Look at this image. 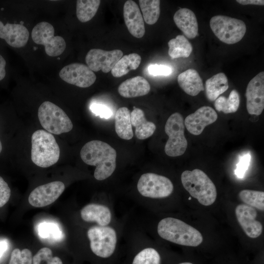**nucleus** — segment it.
<instances>
[{
	"label": "nucleus",
	"instance_id": "nucleus-1",
	"mask_svg": "<svg viewBox=\"0 0 264 264\" xmlns=\"http://www.w3.org/2000/svg\"><path fill=\"white\" fill-rule=\"evenodd\" d=\"M120 226L94 224L87 231L89 247L98 264H114L117 258L120 239Z\"/></svg>",
	"mask_w": 264,
	"mask_h": 264
},
{
	"label": "nucleus",
	"instance_id": "nucleus-2",
	"mask_svg": "<svg viewBox=\"0 0 264 264\" xmlns=\"http://www.w3.org/2000/svg\"><path fill=\"white\" fill-rule=\"evenodd\" d=\"M80 156L86 164L96 167L94 177L97 180L106 179L115 170L116 151L106 142L97 140L88 142L81 149Z\"/></svg>",
	"mask_w": 264,
	"mask_h": 264
},
{
	"label": "nucleus",
	"instance_id": "nucleus-3",
	"mask_svg": "<svg viewBox=\"0 0 264 264\" xmlns=\"http://www.w3.org/2000/svg\"><path fill=\"white\" fill-rule=\"evenodd\" d=\"M157 232L162 239L181 245L196 247L203 241L202 236L197 229L173 217L161 219L157 224Z\"/></svg>",
	"mask_w": 264,
	"mask_h": 264
},
{
	"label": "nucleus",
	"instance_id": "nucleus-4",
	"mask_svg": "<svg viewBox=\"0 0 264 264\" xmlns=\"http://www.w3.org/2000/svg\"><path fill=\"white\" fill-rule=\"evenodd\" d=\"M181 180L185 189L202 205L209 206L215 201L216 186L203 171L198 169L186 170L181 174Z\"/></svg>",
	"mask_w": 264,
	"mask_h": 264
},
{
	"label": "nucleus",
	"instance_id": "nucleus-5",
	"mask_svg": "<svg viewBox=\"0 0 264 264\" xmlns=\"http://www.w3.org/2000/svg\"><path fill=\"white\" fill-rule=\"evenodd\" d=\"M60 154L59 146L51 133L38 130L32 134L31 158L35 165L49 167L58 162Z\"/></svg>",
	"mask_w": 264,
	"mask_h": 264
},
{
	"label": "nucleus",
	"instance_id": "nucleus-6",
	"mask_svg": "<svg viewBox=\"0 0 264 264\" xmlns=\"http://www.w3.org/2000/svg\"><path fill=\"white\" fill-rule=\"evenodd\" d=\"M38 116L43 128L50 133L58 135L72 129V123L66 112L51 102L45 101L41 104Z\"/></svg>",
	"mask_w": 264,
	"mask_h": 264
},
{
	"label": "nucleus",
	"instance_id": "nucleus-7",
	"mask_svg": "<svg viewBox=\"0 0 264 264\" xmlns=\"http://www.w3.org/2000/svg\"><path fill=\"white\" fill-rule=\"evenodd\" d=\"M210 26L220 41L228 44L240 41L246 31V24L242 21L221 15L211 18Z\"/></svg>",
	"mask_w": 264,
	"mask_h": 264
},
{
	"label": "nucleus",
	"instance_id": "nucleus-8",
	"mask_svg": "<svg viewBox=\"0 0 264 264\" xmlns=\"http://www.w3.org/2000/svg\"><path fill=\"white\" fill-rule=\"evenodd\" d=\"M136 188L144 198L159 199L170 196L173 192L174 185L171 180L165 176L146 173L139 178Z\"/></svg>",
	"mask_w": 264,
	"mask_h": 264
},
{
	"label": "nucleus",
	"instance_id": "nucleus-9",
	"mask_svg": "<svg viewBox=\"0 0 264 264\" xmlns=\"http://www.w3.org/2000/svg\"><path fill=\"white\" fill-rule=\"evenodd\" d=\"M184 129L183 118L179 113H174L167 119L165 132L169 138L164 148L167 155L175 157L185 153L188 142L184 135Z\"/></svg>",
	"mask_w": 264,
	"mask_h": 264
},
{
	"label": "nucleus",
	"instance_id": "nucleus-10",
	"mask_svg": "<svg viewBox=\"0 0 264 264\" xmlns=\"http://www.w3.org/2000/svg\"><path fill=\"white\" fill-rule=\"evenodd\" d=\"M54 28L52 24L46 22L37 24L33 28L31 37L33 42L43 45L46 54L51 57L62 54L66 47V43L61 36H54Z\"/></svg>",
	"mask_w": 264,
	"mask_h": 264
},
{
	"label": "nucleus",
	"instance_id": "nucleus-11",
	"mask_svg": "<svg viewBox=\"0 0 264 264\" xmlns=\"http://www.w3.org/2000/svg\"><path fill=\"white\" fill-rule=\"evenodd\" d=\"M129 248L124 264H161L158 250L145 242V238L138 237Z\"/></svg>",
	"mask_w": 264,
	"mask_h": 264
},
{
	"label": "nucleus",
	"instance_id": "nucleus-12",
	"mask_svg": "<svg viewBox=\"0 0 264 264\" xmlns=\"http://www.w3.org/2000/svg\"><path fill=\"white\" fill-rule=\"evenodd\" d=\"M59 76L65 82L82 88L90 87L96 79L93 71L88 66L80 63L65 66L60 70Z\"/></svg>",
	"mask_w": 264,
	"mask_h": 264
},
{
	"label": "nucleus",
	"instance_id": "nucleus-13",
	"mask_svg": "<svg viewBox=\"0 0 264 264\" xmlns=\"http://www.w3.org/2000/svg\"><path fill=\"white\" fill-rule=\"evenodd\" d=\"M123 54V52L119 49L106 51L91 49L87 54L85 60L92 71L101 70L104 73H108L111 70Z\"/></svg>",
	"mask_w": 264,
	"mask_h": 264
},
{
	"label": "nucleus",
	"instance_id": "nucleus-14",
	"mask_svg": "<svg viewBox=\"0 0 264 264\" xmlns=\"http://www.w3.org/2000/svg\"><path fill=\"white\" fill-rule=\"evenodd\" d=\"M81 219L86 222L101 226L116 223L111 207L106 202H92L84 206L80 210Z\"/></svg>",
	"mask_w": 264,
	"mask_h": 264
},
{
	"label": "nucleus",
	"instance_id": "nucleus-15",
	"mask_svg": "<svg viewBox=\"0 0 264 264\" xmlns=\"http://www.w3.org/2000/svg\"><path fill=\"white\" fill-rule=\"evenodd\" d=\"M65 189L64 183L60 181L40 185L30 193L28 197V202L35 207L46 206L56 200Z\"/></svg>",
	"mask_w": 264,
	"mask_h": 264
},
{
	"label": "nucleus",
	"instance_id": "nucleus-16",
	"mask_svg": "<svg viewBox=\"0 0 264 264\" xmlns=\"http://www.w3.org/2000/svg\"><path fill=\"white\" fill-rule=\"evenodd\" d=\"M246 109L252 115H260L264 109V72L261 71L248 83L245 92Z\"/></svg>",
	"mask_w": 264,
	"mask_h": 264
},
{
	"label": "nucleus",
	"instance_id": "nucleus-17",
	"mask_svg": "<svg viewBox=\"0 0 264 264\" xmlns=\"http://www.w3.org/2000/svg\"><path fill=\"white\" fill-rule=\"evenodd\" d=\"M235 214L239 223L247 236L256 238L261 235L263 226L256 220L257 212L255 208L241 204L236 207Z\"/></svg>",
	"mask_w": 264,
	"mask_h": 264
},
{
	"label": "nucleus",
	"instance_id": "nucleus-18",
	"mask_svg": "<svg viewBox=\"0 0 264 264\" xmlns=\"http://www.w3.org/2000/svg\"><path fill=\"white\" fill-rule=\"evenodd\" d=\"M218 118L216 111L209 106H203L188 115L184 121L187 130L195 135L200 134L206 126L215 122Z\"/></svg>",
	"mask_w": 264,
	"mask_h": 264
},
{
	"label": "nucleus",
	"instance_id": "nucleus-19",
	"mask_svg": "<svg viewBox=\"0 0 264 264\" xmlns=\"http://www.w3.org/2000/svg\"><path fill=\"white\" fill-rule=\"evenodd\" d=\"M29 33L23 25L18 23H4L0 20V39L14 48L24 46L28 40Z\"/></svg>",
	"mask_w": 264,
	"mask_h": 264
},
{
	"label": "nucleus",
	"instance_id": "nucleus-20",
	"mask_svg": "<svg viewBox=\"0 0 264 264\" xmlns=\"http://www.w3.org/2000/svg\"><path fill=\"white\" fill-rule=\"evenodd\" d=\"M123 16L129 32L134 37L142 38L145 32L144 20L138 6L134 1L129 0L125 2Z\"/></svg>",
	"mask_w": 264,
	"mask_h": 264
},
{
	"label": "nucleus",
	"instance_id": "nucleus-21",
	"mask_svg": "<svg viewBox=\"0 0 264 264\" xmlns=\"http://www.w3.org/2000/svg\"><path fill=\"white\" fill-rule=\"evenodd\" d=\"M173 19L177 27L188 38H195L198 34V26L195 13L191 10L183 8L178 10Z\"/></svg>",
	"mask_w": 264,
	"mask_h": 264
},
{
	"label": "nucleus",
	"instance_id": "nucleus-22",
	"mask_svg": "<svg viewBox=\"0 0 264 264\" xmlns=\"http://www.w3.org/2000/svg\"><path fill=\"white\" fill-rule=\"evenodd\" d=\"M151 87L144 77L137 76L127 79L118 87L119 94L125 98H133L147 94Z\"/></svg>",
	"mask_w": 264,
	"mask_h": 264
},
{
	"label": "nucleus",
	"instance_id": "nucleus-23",
	"mask_svg": "<svg viewBox=\"0 0 264 264\" xmlns=\"http://www.w3.org/2000/svg\"><path fill=\"white\" fill-rule=\"evenodd\" d=\"M179 87L187 94L195 96L204 90L202 80L197 70L188 69L177 77Z\"/></svg>",
	"mask_w": 264,
	"mask_h": 264
},
{
	"label": "nucleus",
	"instance_id": "nucleus-24",
	"mask_svg": "<svg viewBox=\"0 0 264 264\" xmlns=\"http://www.w3.org/2000/svg\"><path fill=\"white\" fill-rule=\"evenodd\" d=\"M132 125L135 127V133L139 139H145L154 133L156 126L152 122L146 120L144 111L135 108L131 113Z\"/></svg>",
	"mask_w": 264,
	"mask_h": 264
},
{
	"label": "nucleus",
	"instance_id": "nucleus-25",
	"mask_svg": "<svg viewBox=\"0 0 264 264\" xmlns=\"http://www.w3.org/2000/svg\"><path fill=\"white\" fill-rule=\"evenodd\" d=\"M228 79L223 72L218 73L205 82L207 98L211 101L216 100L218 97L228 88Z\"/></svg>",
	"mask_w": 264,
	"mask_h": 264
},
{
	"label": "nucleus",
	"instance_id": "nucleus-26",
	"mask_svg": "<svg viewBox=\"0 0 264 264\" xmlns=\"http://www.w3.org/2000/svg\"><path fill=\"white\" fill-rule=\"evenodd\" d=\"M115 132L122 139L130 140L133 136L132 130L131 112L126 107L118 109L115 114Z\"/></svg>",
	"mask_w": 264,
	"mask_h": 264
},
{
	"label": "nucleus",
	"instance_id": "nucleus-27",
	"mask_svg": "<svg viewBox=\"0 0 264 264\" xmlns=\"http://www.w3.org/2000/svg\"><path fill=\"white\" fill-rule=\"evenodd\" d=\"M141 58L137 53H133L122 57L111 70L114 77H120L132 70H135L139 66Z\"/></svg>",
	"mask_w": 264,
	"mask_h": 264
},
{
	"label": "nucleus",
	"instance_id": "nucleus-28",
	"mask_svg": "<svg viewBox=\"0 0 264 264\" xmlns=\"http://www.w3.org/2000/svg\"><path fill=\"white\" fill-rule=\"evenodd\" d=\"M168 54L172 59L187 58L193 51V47L186 37L178 35L168 43Z\"/></svg>",
	"mask_w": 264,
	"mask_h": 264
},
{
	"label": "nucleus",
	"instance_id": "nucleus-29",
	"mask_svg": "<svg viewBox=\"0 0 264 264\" xmlns=\"http://www.w3.org/2000/svg\"><path fill=\"white\" fill-rule=\"evenodd\" d=\"M101 1L99 0H78L76 1V16L82 22H87L96 14Z\"/></svg>",
	"mask_w": 264,
	"mask_h": 264
},
{
	"label": "nucleus",
	"instance_id": "nucleus-30",
	"mask_svg": "<svg viewBox=\"0 0 264 264\" xmlns=\"http://www.w3.org/2000/svg\"><path fill=\"white\" fill-rule=\"evenodd\" d=\"M240 105V95L236 89H233L228 98L221 96L215 102L214 106L217 110L224 113L236 112Z\"/></svg>",
	"mask_w": 264,
	"mask_h": 264
},
{
	"label": "nucleus",
	"instance_id": "nucleus-31",
	"mask_svg": "<svg viewBox=\"0 0 264 264\" xmlns=\"http://www.w3.org/2000/svg\"><path fill=\"white\" fill-rule=\"evenodd\" d=\"M140 7L145 22L148 24H154L160 15V3L159 0H140Z\"/></svg>",
	"mask_w": 264,
	"mask_h": 264
},
{
	"label": "nucleus",
	"instance_id": "nucleus-32",
	"mask_svg": "<svg viewBox=\"0 0 264 264\" xmlns=\"http://www.w3.org/2000/svg\"><path fill=\"white\" fill-rule=\"evenodd\" d=\"M239 196L246 205L261 211L264 210V192L262 191L243 190L240 192Z\"/></svg>",
	"mask_w": 264,
	"mask_h": 264
},
{
	"label": "nucleus",
	"instance_id": "nucleus-33",
	"mask_svg": "<svg viewBox=\"0 0 264 264\" xmlns=\"http://www.w3.org/2000/svg\"><path fill=\"white\" fill-rule=\"evenodd\" d=\"M32 264H63V262L58 257H53L50 248L43 247L33 256Z\"/></svg>",
	"mask_w": 264,
	"mask_h": 264
},
{
	"label": "nucleus",
	"instance_id": "nucleus-34",
	"mask_svg": "<svg viewBox=\"0 0 264 264\" xmlns=\"http://www.w3.org/2000/svg\"><path fill=\"white\" fill-rule=\"evenodd\" d=\"M32 258L29 249L25 248L21 251L15 248L11 253L9 264H32Z\"/></svg>",
	"mask_w": 264,
	"mask_h": 264
},
{
	"label": "nucleus",
	"instance_id": "nucleus-35",
	"mask_svg": "<svg viewBox=\"0 0 264 264\" xmlns=\"http://www.w3.org/2000/svg\"><path fill=\"white\" fill-rule=\"evenodd\" d=\"M251 160V154L250 153H247L241 155L239 162L236 165L235 170L236 176L240 178L244 177L245 172L248 169Z\"/></svg>",
	"mask_w": 264,
	"mask_h": 264
},
{
	"label": "nucleus",
	"instance_id": "nucleus-36",
	"mask_svg": "<svg viewBox=\"0 0 264 264\" xmlns=\"http://www.w3.org/2000/svg\"><path fill=\"white\" fill-rule=\"evenodd\" d=\"M39 233L41 236L43 238L53 237L60 238L61 232L58 227L52 223H44L39 227Z\"/></svg>",
	"mask_w": 264,
	"mask_h": 264
},
{
	"label": "nucleus",
	"instance_id": "nucleus-37",
	"mask_svg": "<svg viewBox=\"0 0 264 264\" xmlns=\"http://www.w3.org/2000/svg\"><path fill=\"white\" fill-rule=\"evenodd\" d=\"M149 73L153 76H168L172 72V68L166 65L151 64L148 67Z\"/></svg>",
	"mask_w": 264,
	"mask_h": 264
},
{
	"label": "nucleus",
	"instance_id": "nucleus-38",
	"mask_svg": "<svg viewBox=\"0 0 264 264\" xmlns=\"http://www.w3.org/2000/svg\"><path fill=\"white\" fill-rule=\"evenodd\" d=\"M90 110L97 115L101 118L108 119L113 114L111 110L105 104L94 103L90 106Z\"/></svg>",
	"mask_w": 264,
	"mask_h": 264
},
{
	"label": "nucleus",
	"instance_id": "nucleus-39",
	"mask_svg": "<svg viewBox=\"0 0 264 264\" xmlns=\"http://www.w3.org/2000/svg\"><path fill=\"white\" fill-rule=\"evenodd\" d=\"M11 190L7 183L0 176V207L3 206L9 200Z\"/></svg>",
	"mask_w": 264,
	"mask_h": 264
},
{
	"label": "nucleus",
	"instance_id": "nucleus-40",
	"mask_svg": "<svg viewBox=\"0 0 264 264\" xmlns=\"http://www.w3.org/2000/svg\"><path fill=\"white\" fill-rule=\"evenodd\" d=\"M6 61L4 57L0 54V82L3 80L6 75Z\"/></svg>",
	"mask_w": 264,
	"mask_h": 264
},
{
	"label": "nucleus",
	"instance_id": "nucleus-41",
	"mask_svg": "<svg viewBox=\"0 0 264 264\" xmlns=\"http://www.w3.org/2000/svg\"><path fill=\"white\" fill-rule=\"evenodd\" d=\"M239 3L242 5H264V0H237Z\"/></svg>",
	"mask_w": 264,
	"mask_h": 264
},
{
	"label": "nucleus",
	"instance_id": "nucleus-42",
	"mask_svg": "<svg viewBox=\"0 0 264 264\" xmlns=\"http://www.w3.org/2000/svg\"><path fill=\"white\" fill-rule=\"evenodd\" d=\"M7 247V244L6 241H0V258L4 252L6 251Z\"/></svg>",
	"mask_w": 264,
	"mask_h": 264
},
{
	"label": "nucleus",
	"instance_id": "nucleus-43",
	"mask_svg": "<svg viewBox=\"0 0 264 264\" xmlns=\"http://www.w3.org/2000/svg\"><path fill=\"white\" fill-rule=\"evenodd\" d=\"M178 264H193L191 263H190V262H182V263H180Z\"/></svg>",
	"mask_w": 264,
	"mask_h": 264
}]
</instances>
